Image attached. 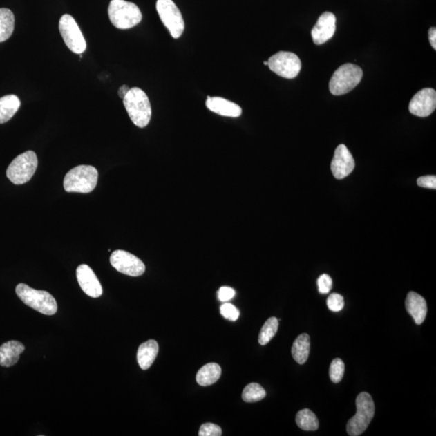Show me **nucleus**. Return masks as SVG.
<instances>
[{
	"label": "nucleus",
	"instance_id": "obj_1",
	"mask_svg": "<svg viewBox=\"0 0 436 436\" xmlns=\"http://www.w3.org/2000/svg\"><path fill=\"white\" fill-rule=\"evenodd\" d=\"M124 108L136 126L144 128L150 123L152 115L151 105L147 95L140 88H133L123 99Z\"/></svg>",
	"mask_w": 436,
	"mask_h": 436
},
{
	"label": "nucleus",
	"instance_id": "obj_2",
	"mask_svg": "<svg viewBox=\"0 0 436 436\" xmlns=\"http://www.w3.org/2000/svg\"><path fill=\"white\" fill-rule=\"evenodd\" d=\"M98 182V171L88 165L75 167L67 172L64 181L67 193H89L95 189Z\"/></svg>",
	"mask_w": 436,
	"mask_h": 436
},
{
	"label": "nucleus",
	"instance_id": "obj_3",
	"mask_svg": "<svg viewBox=\"0 0 436 436\" xmlns=\"http://www.w3.org/2000/svg\"><path fill=\"white\" fill-rule=\"evenodd\" d=\"M109 20L119 30H129L142 21L140 9L126 0H112L108 6Z\"/></svg>",
	"mask_w": 436,
	"mask_h": 436
},
{
	"label": "nucleus",
	"instance_id": "obj_4",
	"mask_svg": "<svg viewBox=\"0 0 436 436\" xmlns=\"http://www.w3.org/2000/svg\"><path fill=\"white\" fill-rule=\"evenodd\" d=\"M16 293L23 303L33 310L46 315H54L57 313V301L46 291L37 290L26 284H19Z\"/></svg>",
	"mask_w": 436,
	"mask_h": 436
},
{
	"label": "nucleus",
	"instance_id": "obj_5",
	"mask_svg": "<svg viewBox=\"0 0 436 436\" xmlns=\"http://www.w3.org/2000/svg\"><path fill=\"white\" fill-rule=\"evenodd\" d=\"M356 404L357 414L349 419L347 424L348 434L351 436H358L365 433L375 414V402L368 392H361L357 397Z\"/></svg>",
	"mask_w": 436,
	"mask_h": 436
},
{
	"label": "nucleus",
	"instance_id": "obj_6",
	"mask_svg": "<svg viewBox=\"0 0 436 436\" xmlns=\"http://www.w3.org/2000/svg\"><path fill=\"white\" fill-rule=\"evenodd\" d=\"M363 70L352 64H344L338 68L330 80V92L334 95H342L351 92L361 83Z\"/></svg>",
	"mask_w": 436,
	"mask_h": 436
},
{
	"label": "nucleus",
	"instance_id": "obj_7",
	"mask_svg": "<svg viewBox=\"0 0 436 436\" xmlns=\"http://www.w3.org/2000/svg\"><path fill=\"white\" fill-rule=\"evenodd\" d=\"M38 160L35 152L28 151L18 155L8 166L6 174L12 184H26L32 179L37 169Z\"/></svg>",
	"mask_w": 436,
	"mask_h": 436
},
{
	"label": "nucleus",
	"instance_id": "obj_8",
	"mask_svg": "<svg viewBox=\"0 0 436 436\" xmlns=\"http://www.w3.org/2000/svg\"><path fill=\"white\" fill-rule=\"evenodd\" d=\"M156 9L172 37L180 38L184 31V21L178 7L172 0H158Z\"/></svg>",
	"mask_w": 436,
	"mask_h": 436
},
{
	"label": "nucleus",
	"instance_id": "obj_9",
	"mask_svg": "<svg viewBox=\"0 0 436 436\" xmlns=\"http://www.w3.org/2000/svg\"><path fill=\"white\" fill-rule=\"evenodd\" d=\"M267 61L269 69L285 79L296 78L301 69V61L299 57L291 52H278Z\"/></svg>",
	"mask_w": 436,
	"mask_h": 436
},
{
	"label": "nucleus",
	"instance_id": "obj_10",
	"mask_svg": "<svg viewBox=\"0 0 436 436\" xmlns=\"http://www.w3.org/2000/svg\"><path fill=\"white\" fill-rule=\"evenodd\" d=\"M59 31L68 49L75 54L82 55L87 48V44L77 23L69 14H65L61 17Z\"/></svg>",
	"mask_w": 436,
	"mask_h": 436
},
{
	"label": "nucleus",
	"instance_id": "obj_11",
	"mask_svg": "<svg viewBox=\"0 0 436 436\" xmlns=\"http://www.w3.org/2000/svg\"><path fill=\"white\" fill-rule=\"evenodd\" d=\"M110 263L115 269L129 276H140L146 271V266L140 258L126 251L113 252Z\"/></svg>",
	"mask_w": 436,
	"mask_h": 436
},
{
	"label": "nucleus",
	"instance_id": "obj_12",
	"mask_svg": "<svg viewBox=\"0 0 436 436\" xmlns=\"http://www.w3.org/2000/svg\"><path fill=\"white\" fill-rule=\"evenodd\" d=\"M436 108V92L433 88H424L417 93L411 99L409 110L411 114L419 117H426Z\"/></svg>",
	"mask_w": 436,
	"mask_h": 436
},
{
	"label": "nucleus",
	"instance_id": "obj_13",
	"mask_svg": "<svg viewBox=\"0 0 436 436\" xmlns=\"http://www.w3.org/2000/svg\"><path fill=\"white\" fill-rule=\"evenodd\" d=\"M354 160L351 152L346 146L341 144L334 151V158L330 165L333 176L338 180L346 178L354 169Z\"/></svg>",
	"mask_w": 436,
	"mask_h": 436
},
{
	"label": "nucleus",
	"instance_id": "obj_14",
	"mask_svg": "<svg viewBox=\"0 0 436 436\" xmlns=\"http://www.w3.org/2000/svg\"><path fill=\"white\" fill-rule=\"evenodd\" d=\"M337 30V17L332 12H324L313 28L311 35L316 45H323L332 38Z\"/></svg>",
	"mask_w": 436,
	"mask_h": 436
},
{
	"label": "nucleus",
	"instance_id": "obj_15",
	"mask_svg": "<svg viewBox=\"0 0 436 436\" xmlns=\"http://www.w3.org/2000/svg\"><path fill=\"white\" fill-rule=\"evenodd\" d=\"M76 277L84 293L91 298H98L103 294V289L93 270L87 265L78 267Z\"/></svg>",
	"mask_w": 436,
	"mask_h": 436
},
{
	"label": "nucleus",
	"instance_id": "obj_16",
	"mask_svg": "<svg viewBox=\"0 0 436 436\" xmlns=\"http://www.w3.org/2000/svg\"><path fill=\"white\" fill-rule=\"evenodd\" d=\"M206 107L223 117H238L241 116L242 108L239 105L221 97H207Z\"/></svg>",
	"mask_w": 436,
	"mask_h": 436
},
{
	"label": "nucleus",
	"instance_id": "obj_17",
	"mask_svg": "<svg viewBox=\"0 0 436 436\" xmlns=\"http://www.w3.org/2000/svg\"><path fill=\"white\" fill-rule=\"evenodd\" d=\"M406 309L417 325L424 322L428 314V305L423 296L415 292H410L406 299Z\"/></svg>",
	"mask_w": 436,
	"mask_h": 436
},
{
	"label": "nucleus",
	"instance_id": "obj_18",
	"mask_svg": "<svg viewBox=\"0 0 436 436\" xmlns=\"http://www.w3.org/2000/svg\"><path fill=\"white\" fill-rule=\"evenodd\" d=\"M25 349L23 343L15 340L3 343L0 347V366L4 368L15 366Z\"/></svg>",
	"mask_w": 436,
	"mask_h": 436
},
{
	"label": "nucleus",
	"instance_id": "obj_19",
	"mask_svg": "<svg viewBox=\"0 0 436 436\" xmlns=\"http://www.w3.org/2000/svg\"><path fill=\"white\" fill-rule=\"evenodd\" d=\"M159 353V344L154 339L148 340L138 348L137 359L142 370H149Z\"/></svg>",
	"mask_w": 436,
	"mask_h": 436
},
{
	"label": "nucleus",
	"instance_id": "obj_20",
	"mask_svg": "<svg viewBox=\"0 0 436 436\" xmlns=\"http://www.w3.org/2000/svg\"><path fill=\"white\" fill-rule=\"evenodd\" d=\"M221 375V367L218 363H209L198 371L196 375V382L201 386H209L217 382Z\"/></svg>",
	"mask_w": 436,
	"mask_h": 436
},
{
	"label": "nucleus",
	"instance_id": "obj_21",
	"mask_svg": "<svg viewBox=\"0 0 436 436\" xmlns=\"http://www.w3.org/2000/svg\"><path fill=\"white\" fill-rule=\"evenodd\" d=\"M21 107V100L15 95H8L0 98V124L11 120Z\"/></svg>",
	"mask_w": 436,
	"mask_h": 436
},
{
	"label": "nucleus",
	"instance_id": "obj_22",
	"mask_svg": "<svg viewBox=\"0 0 436 436\" xmlns=\"http://www.w3.org/2000/svg\"><path fill=\"white\" fill-rule=\"evenodd\" d=\"M310 351V339L309 334H301L296 339L293 348H292V354L299 365H303L307 361Z\"/></svg>",
	"mask_w": 436,
	"mask_h": 436
},
{
	"label": "nucleus",
	"instance_id": "obj_23",
	"mask_svg": "<svg viewBox=\"0 0 436 436\" xmlns=\"http://www.w3.org/2000/svg\"><path fill=\"white\" fill-rule=\"evenodd\" d=\"M15 28V17L10 9L0 8V42L9 39Z\"/></svg>",
	"mask_w": 436,
	"mask_h": 436
},
{
	"label": "nucleus",
	"instance_id": "obj_24",
	"mask_svg": "<svg viewBox=\"0 0 436 436\" xmlns=\"http://www.w3.org/2000/svg\"><path fill=\"white\" fill-rule=\"evenodd\" d=\"M296 423L301 429L307 431L317 430L319 426L317 416L309 409L301 410L296 414Z\"/></svg>",
	"mask_w": 436,
	"mask_h": 436
},
{
	"label": "nucleus",
	"instance_id": "obj_25",
	"mask_svg": "<svg viewBox=\"0 0 436 436\" xmlns=\"http://www.w3.org/2000/svg\"><path fill=\"white\" fill-rule=\"evenodd\" d=\"M278 328H279V320L275 317L268 319L258 334V343L263 346L269 343L277 333Z\"/></svg>",
	"mask_w": 436,
	"mask_h": 436
},
{
	"label": "nucleus",
	"instance_id": "obj_26",
	"mask_svg": "<svg viewBox=\"0 0 436 436\" xmlns=\"http://www.w3.org/2000/svg\"><path fill=\"white\" fill-rule=\"evenodd\" d=\"M266 391L258 383H251L245 388L243 392V400L246 402H256L265 399Z\"/></svg>",
	"mask_w": 436,
	"mask_h": 436
},
{
	"label": "nucleus",
	"instance_id": "obj_27",
	"mask_svg": "<svg viewBox=\"0 0 436 436\" xmlns=\"http://www.w3.org/2000/svg\"><path fill=\"white\" fill-rule=\"evenodd\" d=\"M345 366L341 359L337 358L330 363L329 375L334 383H339L344 375Z\"/></svg>",
	"mask_w": 436,
	"mask_h": 436
},
{
	"label": "nucleus",
	"instance_id": "obj_28",
	"mask_svg": "<svg viewBox=\"0 0 436 436\" xmlns=\"http://www.w3.org/2000/svg\"><path fill=\"white\" fill-rule=\"evenodd\" d=\"M328 307L333 312H339L344 307V300L343 296L338 294H332L328 296L327 301Z\"/></svg>",
	"mask_w": 436,
	"mask_h": 436
},
{
	"label": "nucleus",
	"instance_id": "obj_29",
	"mask_svg": "<svg viewBox=\"0 0 436 436\" xmlns=\"http://www.w3.org/2000/svg\"><path fill=\"white\" fill-rule=\"evenodd\" d=\"M220 312L225 319L231 321V322H236L239 317L238 310L232 304H223L220 308Z\"/></svg>",
	"mask_w": 436,
	"mask_h": 436
},
{
	"label": "nucleus",
	"instance_id": "obj_30",
	"mask_svg": "<svg viewBox=\"0 0 436 436\" xmlns=\"http://www.w3.org/2000/svg\"><path fill=\"white\" fill-rule=\"evenodd\" d=\"M222 434V430L219 426L209 423L201 425L199 430L200 436H220Z\"/></svg>",
	"mask_w": 436,
	"mask_h": 436
},
{
	"label": "nucleus",
	"instance_id": "obj_31",
	"mask_svg": "<svg viewBox=\"0 0 436 436\" xmlns=\"http://www.w3.org/2000/svg\"><path fill=\"white\" fill-rule=\"evenodd\" d=\"M332 279L328 274L321 275L318 279V287L320 294H327L332 289Z\"/></svg>",
	"mask_w": 436,
	"mask_h": 436
},
{
	"label": "nucleus",
	"instance_id": "obj_32",
	"mask_svg": "<svg viewBox=\"0 0 436 436\" xmlns=\"http://www.w3.org/2000/svg\"><path fill=\"white\" fill-rule=\"evenodd\" d=\"M417 184L421 188L435 189H436V176H425L419 177L417 180Z\"/></svg>",
	"mask_w": 436,
	"mask_h": 436
},
{
	"label": "nucleus",
	"instance_id": "obj_33",
	"mask_svg": "<svg viewBox=\"0 0 436 436\" xmlns=\"http://www.w3.org/2000/svg\"><path fill=\"white\" fill-rule=\"evenodd\" d=\"M234 296H236V291H234L232 287H220L218 291V298L220 301H222V303H227V301L231 300Z\"/></svg>",
	"mask_w": 436,
	"mask_h": 436
},
{
	"label": "nucleus",
	"instance_id": "obj_34",
	"mask_svg": "<svg viewBox=\"0 0 436 436\" xmlns=\"http://www.w3.org/2000/svg\"><path fill=\"white\" fill-rule=\"evenodd\" d=\"M428 35H429V41L430 43V46L435 50H436V28L435 27L430 28V30L428 32Z\"/></svg>",
	"mask_w": 436,
	"mask_h": 436
},
{
	"label": "nucleus",
	"instance_id": "obj_35",
	"mask_svg": "<svg viewBox=\"0 0 436 436\" xmlns=\"http://www.w3.org/2000/svg\"><path fill=\"white\" fill-rule=\"evenodd\" d=\"M129 90H131V88H129V86L127 85L122 86V87L120 88L118 90L119 97H121L122 99H124V97H126V95L129 93Z\"/></svg>",
	"mask_w": 436,
	"mask_h": 436
},
{
	"label": "nucleus",
	"instance_id": "obj_36",
	"mask_svg": "<svg viewBox=\"0 0 436 436\" xmlns=\"http://www.w3.org/2000/svg\"><path fill=\"white\" fill-rule=\"evenodd\" d=\"M263 64H265V66H268V61L263 62Z\"/></svg>",
	"mask_w": 436,
	"mask_h": 436
}]
</instances>
